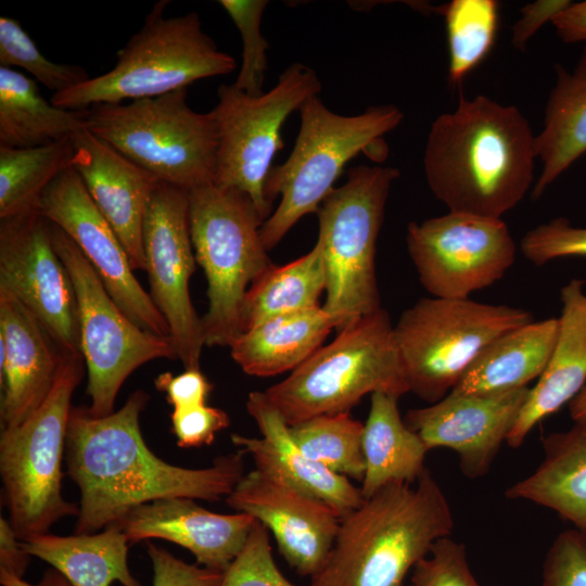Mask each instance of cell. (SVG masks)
I'll list each match as a JSON object with an SVG mask.
<instances>
[{"mask_svg":"<svg viewBox=\"0 0 586 586\" xmlns=\"http://www.w3.org/2000/svg\"><path fill=\"white\" fill-rule=\"evenodd\" d=\"M148 400L149 395L137 390L122 408L103 417L73 406L65 458L67 473L80 491L76 534H94L157 499L217 501L244 475L245 454L240 450L201 469L174 466L155 456L139 424Z\"/></svg>","mask_w":586,"mask_h":586,"instance_id":"obj_1","label":"cell"},{"mask_svg":"<svg viewBox=\"0 0 586 586\" xmlns=\"http://www.w3.org/2000/svg\"><path fill=\"white\" fill-rule=\"evenodd\" d=\"M535 135L513 105L479 94L461 97L428 133L423 170L448 212L501 218L534 180Z\"/></svg>","mask_w":586,"mask_h":586,"instance_id":"obj_2","label":"cell"},{"mask_svg":"<svg viewBox=\"0 0 586 586\" xmlns=\"http://www.w3.org/2000/svg\"><path fill=\"white\" fill-rule=\"evenodd\" d=\"M453 528L449 502L425 468L416 486L390 484L341 518L332 550L309 586H404Z\"/></svg>","mask_w":586,"mask_h":586,"instance_id":"obj_3","label":"cell"},{"mask_svg":"<svg viewBox=\"0 0 586 586\" xmlns=\"http://www.w3.org/2000/svg\"><path fill=\"white\" fill-rule=\"evenodd\" d=\"M168 3L162 0L153 5L142 27L117 52V61L109 72L53 93L51 103L87 110L102 103L167 94L200 79L232 73L235 60L220 51L203 30L199 14L165 17Z\"/></svg>","mask_w":586,"mask_h":586,"instance_id":"obj_4","label":"cell"},{"mask_svg":"<svg viewBox=\"0 0 586 586\" xmlns=\"http://www.w3.org/2000/svg\"><path fill=\"white\" fill-rule=\"evenodd\" d=\"M388 313L379 310L339 331L284 380L265 392L291 426L321 416L349 413L367 394L410 392Z\"/></svg>","mask_w":586,"mask_h":586,"instance_id":"obj_5","label":"cell"},{"mask_svg":"<svg viewBox=\"0 0 586 586\" xmlns=\"http://www.w3.org/2000/svg\"><path fill=\"white\" fill-rule=\"evenodd\" d=\"M298 111L301 123L294 148L283 164L271 167L265 184L271 206L280 196L260 229L267 251L277 246L302 217L318 212L346 163L404 118L402 111L391 104L370 106L358 115H340L318 95L307 99Z\"/></svg>","mask_w":586,"mask_h":586,"instance_id":"obj_6","label":"cell"},{"mask_svg":"<svg viewBox=\"0 0 586 586\" xmlns=\"http://www.w3.org/2000/svg\"><path fill=\"white\" fill-rule=\"evenodd\" d=\"M188 196L193 251L207 280L204 343L229 347L241 333L249 288L271 265L260 235L265 219L252 199L234 188L211 182Z\"/></svg>","mask_w":586,"mask_h":586,"instance_id":"obj_7","label":"cell"},{"mask_svg":"<svg viewBox=\"0 0 586 586\" xmlns=\"http://www.w3.org/2000/svg\"><path fill=\"white\" fill-rule=\"evenodd\" d=\"M85 128L161 182L190 191L214 181V118L188 103L187 88L88 109Z\"/></svg>","mask_w":586,"mask_h":586,"instance_id":"obj_8","label":"cell"},{"mask_svg":"<svg viewBox=\"0 0 586 586\" xmlns=\"http://www.w3.org/2000/svg\"><path fill=\"white\" fill-rule=\"evenodd\" d=\"M81 355L64 354L55 383L21 424L1 430L0 474L10 523L22 542L44 535L59 520L78 515L62 496V459L72 397L84 375Z\"/></svg>","mask_w":586,"mask_h":586,"instance_id":"obj_9","label":"cell"},{"mask_svg":"<svg viewBox=\"0 0 586 586\" xmlns=\"http://www.w3.org/2000/svg\"><path fill=\"white\" fill-rule=\"evenodd\" d=\"M398 177L394 167L351 168L345 183L334 188L316 213V242L326 271L322 307L335 319L339 331L382 308L375 247L390 190Z\"/></svg>","mask_w":586,"mask_h":586,"instance_id":"obj_10","label":"cell"},{"mask_svg":"<svg viewBox=\"0 0 586 586\" xmlns=\"http://www.w3.org/2000/svg\"><path fill=\"white\" fill-rule=\"evenodd\" d=\"M532 321L533 314L521 307L470 297L420 298L393 327L409 391L430 404L438 402L485 346Z\"/></svg>","mask_w":586,"mask_h":586,"instance_id":"obj_11","label":"cell"},{"mask_svg":"<svg viewBox=\"0 0 586 586\" xmlns=\"http://www.w3.org/2000/svg\"><path fill=\"white\" fill-rule=\"evenodd\" d=\"M321 82L314 69L293 63L275 87L249 95L233 84L221 85L211 112L218 137L214 183L246 193L266 220L271 205L265 184L277 152L282 148L281 128L291 113L318 95Z\"/></svg>","mask_w":586,"mask_h":586,"instance_id":"obj_12","label":"cell"},{"mask_svg":"<svg viewBox=\"0 0 586 586\" xmlns=\"http://www.w3.org/2000/svg\"><path fill=\"white\" fill-rule=\"evenodd\" d=\"M52 235L76 292L80 353L88 372L87 409L95 417L107 416L135 370L154 359H175L176 349L170 337L143 330L119 308L75 242L53 224Z\"/></svg>","mask_w":586,"mask_h":586,"instance_id":"obj_13","label":"cell"},{"mask_svg":"<svg viewBox=\"0 0 586 586\" xmlns=\"http://www.w3.org/2000/svg\"><path fill=\"white\" fill-rule=\"evenodd\" d=\"M406 246L432 297L469 298L499 281L515 260V243L501 218L448 212L411 221Z\"/></svg>","mask_w":586,"mask_h":586,"instance_id":"obj_14","label":"cell"},{"mask_svg":"<svg viewBox=\"0 0 586 586\" xmlns=\"http://www.w3.org/2000/svg\"><path fill=\"white\" fill-rule=\"evenodd\" d=\"M0 290L17 298L66 355H81L78 305L52 222L37 208L0 219Z\"/></svg>","mask_w":586,"mask_h":586,"instance_id":"obj_15","label":"cell"},{"mask_svg":"<svg viewBox=\"0 0 586 586\" xmlns=\"http://www.w3.org/2000/svg\"><path fill=\"white\" fill-rule=\"evenodd\" d=\"M143 249L150 296L168 324L184 369H200L202 318L191 302L189 282L196 266L190 231L188 191L161 182L148 209Z\"/></svg>","mask_w":586,"mask_h":586,"instance_id":"obj_16","label":"cell"},{"mask_svg":"<svg viewBox=\"0 0 586 586\" xmlns=\"http://www.w3.org/2000/svg\"><path fill=\"white\" fill-rule=\"evenodd\" d=\"M37 209L75 242L112 298L138 327L170 337L167 322L137 280L123 243L73 167L44 190Z\"/></svg>","mask_w":586,"mask_h":586,"instance_id":"obj_17","label":"cell"},{"mask_svg":"<svg viewBox=\"0 0 586 586\" xmlns=\"http://www.w3.org/2000/svg\"><path fill=\"white\" fill-rule=\"evenodd\" d=\"M226 502L259 521L297 574L313 577L324 565L341 522L327 504L257 469L242 476Z\"/></svg>","mask_w":586,"mask_h":586,"instance_id":"obj_18","label":"cell"},{"mask_svg":"<svg viewBox=\"0 0 586 586\" xmlns=\"http://www.w3.org/2000/svg\"><path fill=\"white\" fill-rule=\"evenodd\" d=\"M528 393L527 386L493 394L449 393L430 406L408 410L404 421L428 450L453 449L463 475L479 479L489 471Z\"/></svg>","mask_w":586,"mask_h":586,"instance_id":"obj_19","label":"cell"},{"mask_svg":"<svg viewBox=\"0 0 586 586\" xmlns=\"http://www.w3.org/2000/svg\"><path fill=\"white\" fill-rule=\"evenodd\" d=\"M72 167L111 225L135 270H145L144 222L161 181L86 128L72 136Z\"/></svg>","mask_w":586,"mask_h":586,"instance_id":"obj_20","label":"cell"},{"mask_svg":"<svg viewBox=\"0 0 586 586\" xmlns=\"http://www.w3.org/2000/svg\"><path fill=\"white\" fill-rule=\"evenodd\" d=\"M0 339L5 361L0 367L1 430L14 428L46 400L64 354L40 320L13 295L0 290Z\"/></svg>","mask_w":586,"mask_h":586,"instance_id":"obj_21","label":"cell"},{"mask_svg":"<svg viewBox=\"0 0 586 586\" xmlns=\"http://www.w3.org/2000/svg\"><path fill=\"white\" fill-rule=\"evenodd\" d=\"M192 498L157 499L130 510L117 524L129 543L160 538L188 549L196 564L225 572L243 548L255 519L212 512Z\"/></svg>","mask_w":586,"mask_h":586,"instance_id":"obj_22","label":"cell"},{"mask_svg":"<svg viewBox=\"0 0 586 586\" xmlns=\"http://www.w3.org/2000/svg\"><path fill=\"white\" fill-rule=\"evenodd\" d=\"M246 410L260 431V437L232 434L231 442L249 454L256 469L330 506L342 518L357 509L364 498L360 488L306 456L296 445L290 426L265 392L249 394Z\"/></svg>","mask_w":586,"mask_h":586,"instance_id":"obj_23","label":"cell"},{"mask_svg":"<svg viewBox=\"0 0 586 586\" xmlns=\"http://www.w3.org/2000/svg\"><path fill=\"white\" fill-rule=\"evenodd\" d=\"M585 281L572 279L560 291L559 330L550 359L534 387H530L506 443L520 447L543 419L569 404L586 384Z\"/></svg>","mask_w":586,"mask_h":586,"instance_id":"obj_24","label":"cell"},{"mask_svg":"<svg viewBox=\"0 0 586 586\" xmlns=\"http://www.w3.org/2000/svg\"><path fill=\"white\" fill-rule=\"evenodd\" d=\"M544 457L528 476L505 492L556 511L586 535V418L543 438Z\"/></svg>","mask_w":586,"mask_h":586,"instance_id":"obj_25","label":"cell"},{"mask_svg":"<svg viewBox=\"0 0 586 586\" xmlns=\"http://www.w3.org/2000/svg\"><path fill=\"white\" fill-rule=\"evenodd\" d=\"M558 330V318H547L501 334L479 353L449 393L477 395L526 387L546 369Z\"/></svg>","mask_w":586,"mask_h":586,"instance_id":"obj_26","label":"cell"},{"mask_svg":"<svg viewBox=\"0 0 586 586\" xmlns=\"http://www.w3.org/2000/svg\"><path fill=\"white\" fill-rule=\"evenodd\" d=\"M336 327L322 306L272 317L241 332L229 345L230 355L250 375L292 372L322 346Z\"/></svg>","mask_w":586,"mask_h":586,"instance_id":"obj_27","label":"cell"},{"mask_svg":"<svg viewBox=\"0 0 586 586\" xmlns=\"http://www.w3.org/2000/svg\"><path fill=\"white\" fill-rule=\"evenodd\" d=\"M557 80L545 107L544 124L535 136L542 163L533 200L581 156L586 155V48L572 72L556 65Z\"/></svg>","mask_w":586,"mask_h":586,"instance_id":"obj_28","label":"cell"},{"mask_svg":"<svg viewBox=\"0 0 586 586\" xmlns=\"http://www.w3.org/2000/svg\"><path fill=\"white\" fill-rule=\"evenodd\" d=\"M398 399L382 392L371 394L362 434L366 471L360 493L364 499L393 483L412 484L425 470L429 450L419 435L406 425Z\"/></svg>","mask_w":586,"mask_h":586,"instance_id":"obj_29","label":"cell"},{"mask_svg":"<svg viewBox=\"0 0 586 586\" xmlns=\"http://www.w3.org/2000/svg\"><path fill=\"white\" fill-rule=\"evenodd\" d=\"M22 542V540H21ZM128 539L117 524L94 534L58 536L49 533L22 542L30 556L59 571L73 586H141L127 561Z\"/></svg>","mask_w":586,"mask_h":586,"instance_id":"obj_30","label":"cell"},{"mask_svg":"<svg viewBox=\"0 0 586 586\" xmlns=\"http://www.w3.org/2000/svg\"><path fill=\"white\" fill-rule=\"evenodd\" d=\"M87 110L55 106L37 81L0 66V145L27 149L71 138L86 126Z\"/></svg>","mask_w":586,"mask_h":586,"instance_id":"obj_31","label":"cell"},{"mask_svg":"<svg viewBox=\"0 0 586 586\" xmlns=\"http://www.w3.org/2000/svg\"><path fill=\"white\" fill-rule=\"evenodd\" d=\"M324 291V265L316 242L305 255L282 266L271 264L253 281L241 309V332L272 317L316 308Z\"/></svg>","mask_w":586,"mask_h":586,"instance_id":"obj_32","label":"cell"},{"mask_svg":"<svg viewBox=\"0 0 586 586\" xmlns=\"http://www.w3.org/2000/svg\"><path fill=\"white\" fill-rule=\"evenodd\" d=\"M74 153L72 137L27 149L0 145V219L36 209L44 190L72 167Z\"/></svg>","mask_w":586,"mask_h":586,"instance_id":"obj_33","label":"cell"},{"mask_svg":"<svg viewBox=\"0 0 586 586\" xmlns=\"http://www.w3.org/2000/svg\"><path fill=\"white\" fill-rule=\"evenodd\" d=\"M496 0H451L432 11L445 20L448 43V77L453 86L489 53L498 25Z\"/></svg>","mask_w":586,"mask_h":586,"instance_id":"obj_34","label":"cell"},{"mask_svg":"<svg viewBox=\"0 0 586 586\" xmlns=\"http://www.w3.org/2000/svg\"><path fill=\"white\" fill-rule=\"evenodd\" d=\"M290 433L313 460L347 479L362 481L366 471L364 423L349 413L317 416L291 425Z\"/></svg>","mask_w":586,"mask_h":586,"instance_id":"obj_35","label":"cell"},{"mask_svg":"<svg viewBox=\"0 0 586 586\" xmlns=\"http://www.w3.org/2000/svg\"><path fill=\"white\" fill-rule=\"evenodd\" d=\"M0 64L18 66L53 93L66 91L89 78L80 65L59 64L46 58L21 24L12 17H0Z\"/></svg>","mask_w":586,"mask_h":586,"instance_id":"obj_36","label":"cell"},{"mask_svg":"<svg viewBox=\"0 0 586 586\" xmlns=\"http://www.w3.org/2000/svg\"><path fill=\"white\" fill-rule=\"evenodd\" d=\"M219 4L237 26L243 42L242 64L234 86L249 95H260L268 67L267 40L260 31L265 0H220Z\"/></svg>","mask_w":586,"mask_h":586,"instance_id":"obj_37","label":"cell"},{"mask_svg":"<svg viewBox=\"0 0 586 586\" xmlns=\"http://www.w3.org/2000/svg\"><path fill=\"white\" fill-rule=\"evenodd\" d=\"M220 586H295L278 569L269 531L255 520L247 539L227 570Z\"/></svg>","mask_w":586,"mask_h":586,"instance_id":"obj_38","label":"cell"},{"mask_svg":"<svg viewBox=\"0 0 586 586\" xmlns=\"http://www.w3.org/2000/svg\"><path fill=\"white\" fill-rule=\"evenodd\" d=\"M520 250L536 267L565 257H586V228L571 225L565 217H557L526 231Z\"/></svg>","mask_w":586,"mask_h":586,"instance_id":"obj_39","label":"cell"},{"mask_svg":"<svg viewBox=\"0 0 586 586\" xmlns=\"http://www.w3.org/2000/svg\"><path fill=\"white\" fill-rule=\"evenodd\" d=\"M410 573V586H482L470 570L464 545L450 536L437 540Z\"/></svg>","mask_w":586,"mask_h":586,"instance_id":"obj_40","label":"cell"},{"mask_svg":"<svg viewBox=\"0 0 586 586\" xmlns=\"http://www.w3.org/2000/svg\"><path fill=\"white\" fill-rule=\"evenodd\" d=\"M540 586H586V535L572 528L556 537L543 563Z\"/></svg>","mask_w":586,"mask_h":586,"instance_id":"obj_41","label":"cell"},{"mask_svg":"<svg viewBox=\"0 0 586 586\" xmlns=\"http://www.w3.org/2000/svg\"><path fill=\"white\" fill-rule=\"evenodd\" d=\"M170 419L177 445L182 448L211 445L216 434L230 424L226 411L206 404L174 409Z\"/></svg>","mask_w":586,"mask_h":586,"instance_id":"obj_42","label":"cell"},{"mask_svg":"<svg viewBox=\"0 0 586 586\" xmlns=\"http://www.w3.org/2000/svg\"><path fill=\"white\" fill-rule=\"evenodd\" d=\"M153 569L152 586H220L224 572L189 564L166 549L148 543Z\"/></svg>","mask_w":586,"mask_h":586,"instance_id":"obj_43","label":"cell"},{"mask_svg":"<svg viewBox=\"0 0 586 586\" xmlns=\"http://www.w3.org/2000/svg\"><path fill=\"white\" fill-rule=\"evenodd\" d=\"M155 387L166 394L174 409L205 405L213 391V384L200 369H186L178 375L161 373L155 379Z\"/></svg>","mask_w":586,"mask_h":586,"instance_id":"obj_44","label":"cell"},{"mask_svg":"<svg viewBox=\"0 0 586 586\" xmlns=\"http://www.w3.org/2000/svg\"><path fill=\"white\" fill-rule=\"evenodd\" d=\"M570 0H537L521 9V17L512 26L511 42L524 51L531 37L547 22H550L566 7Z\"/></svg>","mask_w":586,"mask_h":586,"instance_id":"obj_45","label":"cell"},{"mask_svg":"<svg viewBox=\"0 0 586 586\" xmlns=\"http://www.w3.org/2000/svg\"><path fill=\"white\" fill-rule=\"evenodd\" d=\"M30 555L22 546L9 520H0V571L23 578Z\"/></svg>","mask_w":586,"mask_h":586,"instance_id":"obj_46","label":"cell"},{"mask_svg":"<svg viewBox=\"0 0 586 586\" xmlns=\"http://www.w3.org/2000/svg\"><path fill=\"white\" fill-rule=\"evenodd\" d=\"M551 24L563 42L586 41V0L571 2L551 21Z\"/></svg>","mask_w":586,"mask_h":586,"instance_id":"obj_47","label":"cell"},{"mask_svg":"<svg viewBox=\"0 0 586 586\" xmlns=\"http://www.w3.org/2000/svg\"><path fill=\"white\" fill-rule=\"evenodd\" d=\"M0 583L2 586H73L55 569L47 571L41 581L36 585L29 584L23 578L14 576L4 571H0Z\"/></svg>","mask_w":586,"mask_h":586,"instance_id":"obj_48","label":"cell"},{"mask_svg":"<svg viewBox=\"0 0 586 586\" xmlns=\"http://www.w3.org/2000/svg\"><path fill=\"white\" fill-rule=\"evenodd\" d=\"M569 412L573 421L586 418V384L569 403Z\"/></svg>","mask_w":586,"mask_h":586,"instance_id":"obj_49","label":"cell"}]
</instances>
